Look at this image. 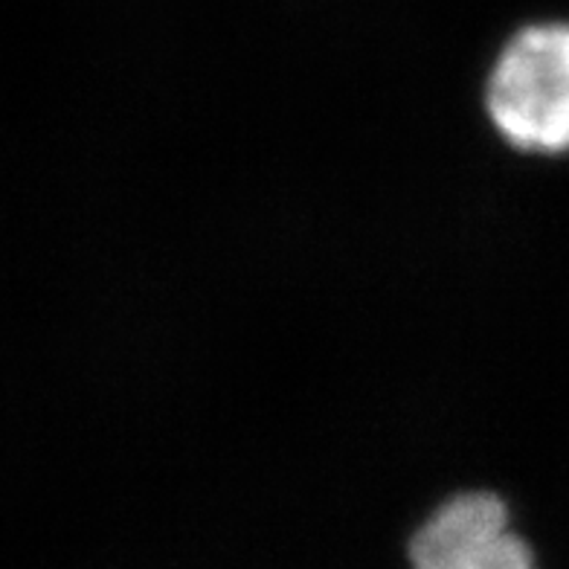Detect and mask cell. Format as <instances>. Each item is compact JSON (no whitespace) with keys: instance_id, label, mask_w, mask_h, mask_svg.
Instances as JSON below:
<instances>
[{"instance_id":"6da1fadb","label":"cell","mask_w":569,"mask_h":569,"mask_svg":"<svg viewBox=\"0 0 569 569\" xmlns=\"http://www.w3.org/2000/svg\"><path fill=\"white\" fill-rule=\"evenodd\" d=\"M491 126L515 149L569 151V23L540 21L500 47L486 84Z\"/></svg>"},{"instance_id":"7a4b0ae2","label":"cell","mask_w":569,"mask_h":569,"mask_svg":"<svg viewBox=\"0 0 569 569\" xmlns=\"http://www.w3.org/2000/svg\"><path fill=\"white\" fill-rule=\"evenodd\" d=\"M412 569H535L506 502L488 491L450 497L410 540Z\"/></svg>"}]
</instances>
